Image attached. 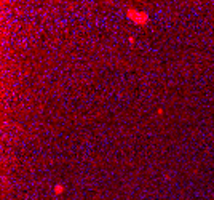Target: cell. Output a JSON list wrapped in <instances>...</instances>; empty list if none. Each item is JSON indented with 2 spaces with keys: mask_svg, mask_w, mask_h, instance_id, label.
<instances>
[{
  "mask_svg": "<svg viewBox=\"0 0 214 200\" xmlns=\"http://www.w3.org/2000/svg\"><path fill=\"white\" fill-rule=\"evenodd\" d=\"M126 18H128L131 23L137 24V26H146L149 23V15H147L146 11H141V10H136V8L133 7H128L125 11Z\"/></svg>",
  "mask_w": 214,
  "mask_h": 200,
  "instance_id": "cell-1",
  "label": "cell"
},
{
  "mask_svg": "<svg viewBox=\"0 0 214 200\" xmlns=\"http://www.w3.org/2000/svg\"><path fill=\"white\" fill-rule=\"evenodd\" d=\"M53 190H54L56 195H59V194L64 192V186H62V184H54V189H53Z\"/></svg>",
  "mask_w": 214,
  "mask_h": 200,
  "instance_id": "cell-2",
  "label": "cell"
},
{
  "mask_svg": "<svg viewBox=\"0 0 214 200\" xmlns=\"http://www.w3.org/2000/svg\"><path fill=\"white\" fill-rule=\"evenodd\" d=\"M157 114L161 115V114H163V109H161V107H158V109H157Z\"/></svg>",
  "mask_w": 214,
  "mask_h": 200,
  "instance_id": "cell-3",
  "label": "cell"
},
{
  "mask_svg": "<svg viewBox=\"0 0 214 200\" xmlns=\"http://www.w3.org/2000/svg\"><path fill=\"white\" fill-rule=\"evenodd\" d=\"M128 42L129 43H134V37H128Z\"/></svg>",
  "mask_w": 214,
  "mask_h": 200,
  "instance_id": "cell-4",
  "label": "cell"
}]
</instances>
